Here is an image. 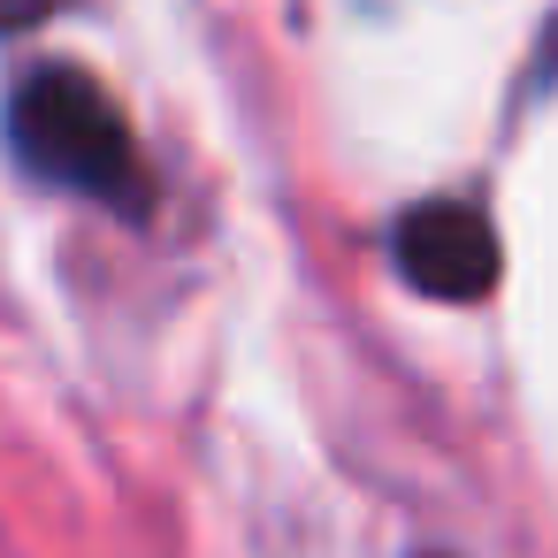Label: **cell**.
<instances>
[{
	"mask_svg": "<svg viewBox=\"0 0 558 558\" xmlns=\"http://www.w3.org/2000/svg\"><path fill=\"white\" fill-rule=\"evenodd\" d=\"M9 146L32 177H47L77 199H100V207H138L146 199L138 138H131L123 108L85 70L24 77V93L9 100Z\"/></svg>",
	"mask_w": 558,
	"mask_h": 558,
	"instance_id": "cell-1",
	"label": "cell"
},
{
	"mask_svg": "<svg viewBox=\"0 0 558 558\" xmlns=\"http://www.w3.org/2000/svg\"><path fill=\"white\" fill-rule=\"evenodd\" d=\"M390 253H398L405 283L428 291V299H482V291L497 283V230H489V215L466 207V199H428V207H413V215L398 222Z\"/></svg>",
	"mask_w": 558,
	"mask_h": 558,
	"instance_id": "cell-2",
	"label": "cell"
},
{
	"mask_svg": "<svg viewBox=\"0 0 558 558\" xmlns=\"http://www.w3.org/2000/svg\"><path fill=\"white\" fill-rule=\"evenodd\" d=\"M62 9V0H0V32H32V24H47Z\"/></svg>",
	"mask_w": 558,
	"mask_h": 558,
	"instance_id": "cell-3",
	"label": "cell"
}]
</instances>
